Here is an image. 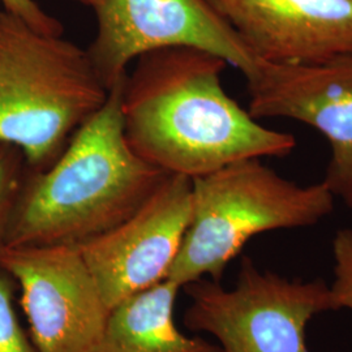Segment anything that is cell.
I'll use <instances>...</instances> for the list:
<instances>
[{
    "mask_svg": "<svg viewBox=\"0 0 352 352\" xmlns=\"http://www.w3.org/2000/svg\"><path fill=\"white\" fill-rule=\"evenodd\" d=\"M122 88L126 141L148 164L189 179L247 158L283 157L296 140L252 118L222 85L228 64L177 46L139 56Z\"/></svg>",
    "mask_w": 352,
    "mask_h": 352,
    "instance_id": "obj_1",
    "label": "cell"
},
{
    "mask_svg": "<svg viewBox=\"0 0 352 352\" xmlns=\"http://www.w3.org/2000/svg\"><path fill=\"white\" fill-rule=\"evenodd\" d=\"M123 84L110 89L107 101L49 167L25 175L7 247H81L136 213L168 175L126 141Z\"/></svg>",
    "mask_w": 352,
    "mask_h": 352,
    "instance_id": "obj_2",
    "label": "cell"
},
{
    "mask_svg": "<svg viewBox=\"0 0 352 352\" xmlns=\"http://www.w3.org/2000/svg\"><path fill=\"white\" fill-rule=\"evenodd\" d=\"M110 90L87 49L0 13V142L23 153L28 170L49 167Z\"/></svg>",
    "mask_w": 352,
    "mask_h": 352,
    "instance_id": "obj_3",
    "label": "cell"
},
{
    "mask_svg": "<svg viewBox=\"0 0 352 352\" xmlns=\"http://www.w3.org/2000/svg\"><path fill=\"white\" fill-rule=\"evenodd\" d=\"M324 182L302 187L247 158L192 179V213L167 279L186 287L221 282L250 240L266 231L317 225L334 210Z\"/></svg>",
    "mask_w": 352,
    "mask_h": 352,
    "instance_id": "obj_4",
    "label": "cell"
},
{
    "mask_svg": "<svg viewBox=\"0 0 352 352\" xmlns=\"http://www.w3.org/2000/svg\"><path fill=\"white\" fill-rule=\"evenodd\" d=\"M186 287L190 298L186 325L213 336L222 352H308V322L336 311L324 279H289L258 269L250 257L241 260L232 289L212 279Z\"/></svg>",
    "mask_w": 352,
    "mask_h": 352,
    "instance_id": "obj_5",
    "label": "cell"
},
{
    "mask_svg": "<svg viewBox=\"0 0 352 352\" xmlns=\"http://www.w3.org/2000/svg\"><path fill=\"white\" fill-rule=\"evenodd\" d=\"M90 8L97 32L87 50L109 90L126 80L139 56L166 47L209 51L245 78L258 63L206 0H93Z\"/></svg>",
    "mask_w": 352,
    "mask_h": 352,
    "instance_id": "obj_6",
    "label": "cell"
},
{
    "mask_svg": "<svg viewBox=\"0 0 352 352\" xmlns=\"http://www.w3.org/2000/svg\"><path fill=\"white\" fill-rule=\"evenodd\" d=\"M0 269L21 292L37 352H103L111 309L78 247H7Z\"/></svg>",
    "mask_w": 352,
    "mask_h": 352,
    "instance_id": "obj_7",
    "label": "cell"
},
{
    "mask_svg": "<svg viewBox=\"0 0 352 352\" xmlns=\"http://www.w3.org/2000/svg\"><path fill=\"white\" fill-rule=\"evenodd\" d=\"M245 80L252 118H287L327 138L330 161L322 182L352 209V54L316 64L258 60Z\"/></svg>",
    "mask_w": 352,
    "mask_h": 352,
    "instance_id": "obj_8",
    "label": "cell"
},
{
    "mask_svg": "<svg viewBox=\"0 0 352 352\" xmlns=\"http://www.w3.org/2000/svg\"><path fill=\"white\" fill-rule=\"evenodd\" d=\"M192 213V179L167 175L139 210L78 247L110 309L168 276Z\"/></svg>",
    "mask_w": 352,
    "mask_h": 352,
    "instance_id": "obj_9",
    "label": "cell"
},
{
    "mask_svg": "<svg viewBox=\"0 0 352 352\" xmlns=\"http://www.w3.org/2000/svg\"><path fill=\"white\" fill-rule=\"evenodd\" d=\"M257 60L322 63L352 54V0H206Z\"/></svg>",
    "mask_w": 352,
    "mask_h": 352,
    "instance_id": "obj_10",
    "label": "cell"
},
{
    "mask_svg": "<svg viewBox=\"0 0 352 352\" xmlns=\"http://www.w3.org/2000/svg\"><path fill=\"white\" fill-rule=\"evenodd\" d=\"M177 283L164 279L111 309L103 352H222L200 337H188L175 322Z\"/></svg>",
    "mask_w": 352,
    "mask_h": 352,
    "instance_id": "obj_11",
    "label": "cell"
},
{
    "mask_svg": "<svg viewBox=\"0 0 352 352\" xmlns=\"http://www.w3.org/2000/svg\"><path fill=\"white\" fill-rule=\"evenodd\" d=\"M26 170L23 153L13 145L0 142V256L7 248L8 227Z\"/></svg>",
    "mask_w": 352,
    "mask_h": 352,
    "instance_id": "obj_12",
    "label": "cell"
},
{
    "mask_svg": "<svg viewBox=\"0 0 352 352\" xmlns=\"http://www.w3.org/2000/svg\"><path fill=\"white\" fill-rule=\"evenodd\" d=\"M0 352H37L13 307V280L0 269Z\"/></svg>",
    "mask_w": 352,
    "mask_h": 352,
    "instance_id": "obj_13",
    "label": "cell"
},
{
    "mask_svg": "<svg viewBox=\"0 0 352 352\" xmlns=\"http://www.w3.org/2000/svg\"><path fill=\"white\" fill-rule=\"evenodd\" d=\"M334 282L330 286L336 311H352V230L342 228L333 239Z\"/></svg>",
    "mask_w": 352,
    "mask_h": 352,
    "instance_id": "obj_14",
    "label": "cell"
},
{
    "mask_svg": "<svg viewBox=\"0 0 352 352\" xmlns=\"http://www.w3.org/2000/svg\"><path fill=\"white\" fill-rule=\"evenodd\" d=\"M4 11L12 13L45 34L63 36V24L55 17L45 12L34 0H0Z\"/></svg>",
    "mask_w": 352,
    "mask_h": 352,
    "instance_id": "obj_15",
    "label": "cell"
},
{
    "mask_svg": "<svg viewBox=\"0 0 352 352\" xmlns=\"http://www.w3.org/2000/svg\"><path fill=\"white\" fill-rule=\"evenodd\" d=\"M74 1H77V3H80L82 6H87V7H91V3H93V0H74Z\"/></svg>",
    "mask_w": 352,
    "mask_h": 352,
    "instance_id": "obj_16",
    "label": "cell"
},
{
    "mask_svg": "<svg viewBox=\"0 0 352 352\" xmlns=\"http://www.w3.org/2000/svg\"><path fill=\"white\" fill-rule=\"evenodd\" d=\"M0 6H1V4H0ZM0 13H1V11H0Z\"/></svg>",
    "mask_w": 352,
    "mask_h": 352,
    "instance_id": "obj_17",
    "label": "cell"
}]
</instances>
